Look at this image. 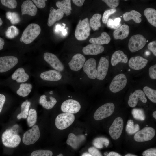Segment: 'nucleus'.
<instances>
[{"instance_id": "obj_1", "label": "nucleus", "mask_w": 156, "mask_h": 156, "mask_svg": "<svg viewBox=\"0 0 156 156\" xmlns=\"http://www.w3.org/2000/svg\"><path fill=\"white\" fill-rule=\"evenodd\" d=\"M96 61L93 58L86 60L79 73L72 79V84L77 88H86L88 79L94 80L96 78L97 70Z\"/></svg>"}, {"instance_id": "obj_2", "label": "nucleus", "mask_w": 156, "mask_h": 156, "mask_svg": "<svg viewBox=\"0 0 156 156\" xmlns=\"http://www.w3.org/2000/svg\"><path fill=\"white\" fill-rule=\"evenodd\" d=\"M41 78L45 81L72 83V79L66 74L55 70L44 71L40 74Z\"/></svg>"}, {"instance_id": "obj_3", "label": "nucleus", "mask_w": 156, "mask_h": 156, "mask_svg": "<svg viewBox=\"0 0 156 156\" xmlns=\"http://www.w3.org/2000/svg\"><path fill=\"white\" fill-rule=\"evenodd\" d=\"M15 126L16 125L12 128L7 129L2 135L3 144L6 147L14 148L20 144L21 138L17 131L14 129Z\"/></svg>"}, {"instance_id": "obj_4", "label": "nucleus", "mask_w": 156, "mask_h": 156, "mask_svg": "<svg viewBox=\"0 0 156 156\" xmlns=\"http://www.w3.org/2000/svg\"><path fill=\"white\" fill-rule=\"evenodd\" d=\"M85 57L80 53L74 55L68 63L69 70L68 72L73 79L80 73L86 62Z\"/></svg>"}, {"instance_id": "obj_5", "label": "nucleus", "mask_w": 156, "mask_h": 156, "mask_svg": "<svg viewBox=\"0 0 156 156\" xmlns=\"http://www.w3.org/2000/svg\"><path fill=\"white\" fill-rule=\"evenodd\" d=\"M41 28L39 25L31 23L29 25L23 32L21 38L22 42L26 44L31 43L39 35Z\"/></svg>"}, {"instance_id": "obj_6", "label": "nucleus", "mask_w": 156, "mask_h": 156, "mask_svg": "<svg viewBox=\"0 0 156 156\" xmlns=\"http://www.w3.org/2000/svg\"><path fill=\"white\" fill-rule=\"evenodd\" d=\"M90 31V28L88 18H86L82 21L80 20L75 30V37L78 40H85L89 36Z\"/></svg>"}, {"instance_id": "obj_7", "label": "nucleus", "mask_w": 156, "mask_h": 156, "mask_svg": "<svg viewBox=\"0 0 156 156\" xmlns=\"http://www.w3.org/2000/svg\"><path fill=\"white\" fill-rule=\"evenodd\" d=\"M43 57L45 61L55 70L63 73L71 78L64 65L56 55L50 53L45 52L44 54Z\"/></svg>"}, {"instance_id": "obj_8", "label": "nucleus", "mask_w": 156, "mask_h": 156, "mask_svg": "<svg viewBox=\"0 0 156 156\" xmlns=\"http://www.w3.org/2000/svg\"><path fill=\"white\" fill-rule=\"evenodd\" d=\"M75 116L73 114L63 112L59 114L55 121L56 127L60 130L64 129L70 126L74 122Z\"/></svg>"}, {"instance_id": "obj_9", "label": "nucleus", "mask_w": 156, "mask_h": 156, "mask_svg": "<svg viewBox=\"0 0 156 156\" xmlns=\"http://www.w3.org/2000/svg\"><path fill=\"white\" fill-rule=\"evenodd\" d=\"M115 106L112 103H106L100 107L95 112L94 118L96 120L103 119L110 116L113 113Z\"/></svg>"}, {"instance_id": "obj_10", "label": "nucleus", "mask_w": 156, "mask_h": 156, "mask_svg": "<svg viewBox=\"0 0 156 156\" xmlns=\"http://www.w3.org/2000/svg\"><path fill=\"white\" fill-rule=\"evenodd\" d=\"M40 133L38 126L34 125L23 134L22 138L23 143L26 145L35 143L39 139Z\"/></svg>"}, {"instance_id": "obj_11", "label": "nucleus", "mask_w": 156, "mask_h": 156, "mask_svg": "<svg viewBox=\"0 0 156 156\" xmlns=\"http://www.w3.org/2000/svg\"><path fill=\"white\" fill-rule=\"evenodd\" d=\"M146 42V39L142 35L140 34L134 35L129 39V49L131 52H136L143 48Z\"/></svg>"}, {"instance_id": "obj_12", "label": "nucleus", "mask_w": 156, "mask_h": 156, "mask_svg": "<svg viewBox=\"0 0 156 156\" xmlns=\"http://www.w3.org/2000/svg\"><path fill=\"white\" fill-rule=\"evenodd\" d=\"M127 82V79L125 75L123 73L119 74L112 81L109 85V90L114 93L118 92L124 88Z\"/></svg>"}, {"instance_id": "obj_13", "label": "nucleus", "mask_w": 156, "mask_h": 156, "mask_svg": "<svg viewBox=\"0 0 156 156\" xmlns=\"http://www.w3.org/2000/svg\"><path fill=\"white\" fill-rule=\"evenodd\" d=\"M81 108V105L79 102L71 98L64 101L61 106V109L62 112L73 114L79 112Z\"/></svg>"}, {"instance_id": "obj_14", "label": "nucleus", "mask_w": 156, "mask_h": 156, "mask_svg": "<svg viewBox=\"0 0 156 156\" xmlns=\"http://www.w3.org/2000/svg\"><path fill=\"white\" fill-rule=\"evenodd\" d=\"M123 121L121 117L116 118L110 126L109 132L113 139H118L121 135L123 128Z\"/></svg>"}, {"instance_id": "obj_15", "label": "nucleus", "mask_w": 156, "mask_h": 156, "mask_svg": "<svg viewBox=\"0 0 156 156\" xmlns=\"http://www.w3.org/2000/svg\"><path fill=\"white\" fill-rule=\"evenodd\" d=\"M155 133V130L154 128L146 127L137 132L135 134L134 138L135 140L137 142L148 141L153 138Z\"/></svg>"}, {"instance_id": "obj_16", "label": "nucleus", "mask_w": 156, "mask_h": 156, "mask_svg": "<svg viewBox=\"0 0 156 156\" xmlns=\"http://www.w3.org/2000/svg\"><path fill=\"white\" fill-rule=\"evenodd\" d=\"M18 60L16 57L7 56L0 57V73L7 71L18 63Z\"/></svg>"}, {"instance_id": "obj_17", "label": "nucleus", "mask_w": 156, "mask_h": 156, "mask_svg": "<svg viewBox=\"0 0 156 156\" xmlns=\"http://www.w3.org/2000/svg\"><path fill=\"white\" fill-rule=\"evenodd\" d=\"M109 67L108 60L105 57H101L99 60L96 68L97 74L96 78L100 81L103 80L107 75Z\"/></svg>"}, {"instance_id": "obj_18", "label": "nucleus", "mask_w": 156, "mask_h": 156, "mask_svg": "<svg viewBox=\"0 0 156 156\" xmlns=\"http://www.w3.org/2000/svg\"><path fill=\"white\" fill-rule=\"evenodd\" d=\"M139 100L145 103L147 101L145 94L141 89L135 90L130 95L128 101V104L130 107H134L137 105Z\"/></svg>"}, {"instance_id": "obj_19", "label": "nucleus", "mask_w": 156, "mask_h": 156, "mask_svg": "<svg viewBox=\"0 0 156 156\" xmlns=\"http://www.w3.org/2000/svg\"><path fill=\"white\" fill-rule=\"evenodd\" d=\"M148 62L147 59L141 56H137L131 57L129 62V66L131 69L138 70L145 67Z\"/></svg>"}, {"instance_id": "obj_20", "label": "nucleus", "mask_w": 156, "mask_h": 156, "mask_svg": "<svg viewBox=\"0 0 156 156\" xmlns=\"http://www.w3.org/2000/svg\"><path fill=\"white\" fill-rule=\"evenodd\" d=\"M85 138V136L83 135H76L70 133L68 136L66 142L73 148L76 149L84 141Z\"/></svg>"}, {"instance_id": "obj_21", "label": "nucleus", "mask_w": 156, "mask_h": 156, "mask_svg": "<svg viewBox=\"0 0 156 156\" xmlns=\"http://www.w3.org/2000/svg\"><path fill=\"white\" fill-rule=\"evenodd\" d=\"M21 7L23 14H27L34 16L37 14V8L31 0H27L24 1Z\"/></svg>"}, {"instance_id": "obj_22", "label": "nucleus", "mask_w": 156, "mask_h": 156, "mask_svg": "<svg viewBox=\"0 0 156 156\" xmlns=\"http://www.w3.org/2000/svg\"><path fill=\"white\" fill-rule=\"evenodd\" d=\"M104 50V48L102 46L92 44L87 45L82 49L83 52L86 55H96L102 53Z\"/></svg>"}, {"instance_id": "obj_23", "label": "nucleus", "mask_w": 156, "mask_h": 156, "mask_svg": "<svg viewBox=\"0 0 156 156\" xmlns=\"http://www.w3.org/2000/svg\"><path fill=\"white\" fill-rule=\"evenodd\" d=\"M128 61L127 56L122 51L118 50L112 54L111 58V64L114 66L119 62L126 63Z\"/></svg>"}, {"instance_id": "obj_24", "label": "nucleus", "mask_w": 156, "mask_h": 156, "mask_svg": "<svg viewBox=\"0 0 156 156\" xmlns=\"http://www.w3.org/2000/svg\"><path fill=\"white\" fill-rule=\"evenodd\" d=\"M129 33V26L126 24H124L115 30L113 34L115 39L123 40L128 36Z\"/></svg>"}, {"instance_id": "obj_25", "label": "nucleus", "mask_w": 156, "mask_h": 156, "mask_svg": "<svg viewBox=\"0 0 156 156\" xmlns=\"http://www.w3.org/2000/svg\"><path fill=\"white\" fill-rule=\"evenodd\" d=\"M29 75L26 73L24 68H20L17 69L12 75V78L18 83L26 82L29 78Z\"/></svg>"}, {"instance_id": "obj_26", "label": "nucleus", "mask_w": 156, "mask_h": 156, "mask_svg": "<svg viewBox=\"0 0 156 156\" xmlns=\"http://www.w3.org/2000/svg\"><path fill=\"white\" fill-rule=\"evenodd\" d=\"M64 13L59 9H53L49 13L48 20V26L52 25L56 21L61 19L63 17Z\"/></svg>"}, {"instance_id": "obj_27", "label": "nucleus", "mask_w": 156, "mask_h": 156, "mask_svg": "<svg viewBox=\"0 0 156 156\" xmlns=\"http://www.w3.org/2000/svg\"><path fill=\"white\" fill-rule=\"evenodd\" d=\"M49 100L48 101L46 98V95L43 94L41 96L39 100V103L43 108L49 110L52 109L57 102V99L52 96L49 97Z\"/></svg>"}, {"instance_id": "obj_28", "label": "nucleus", "mask_w": 156, "mask_h": 156, "mask_svg": "<svg viewBox=\"0 0 156 156\" xmlns=\"http://www.w3.org/2000/svg\"><path fill=\"white\" fill-rule=\"evenodd\" d=\"M110 40V37L108 33L106 32H103L100 36L90 38L89 42L92 44L101 45L108 44Z\"/></svg>"}, {"instance_id": "obj_29", "label": "nucleus", "mask_w": 156, "mask_h": 156, "mask_svg": "<svg viewBox=\"0 0 156 156\" xmlns=\"http://www.w3.org/2000/svg\"><path fill=\"white\" fill-rule=\"evenodd\" d=\"M123 19L125 21H128L133 20L136 23H139L141 22L142 19L140 17L141 14L135 10H132L130 12H127L122 15Z\"/></svg>"}, {"instance_id": "obj_30", "label": "nucleus", "mask_w": 156, "mask_h": 156, "mask_svg": "<svg viewBox=\"0 0 156 156\" xmlns=\"http://www.w3.org/2000/svg\"><path fill=\"white\" fill-rule=\"evenodd\" d=\"M56 5L67 16L70 14L72 10L71 0H64L61 1H57Z\"/></svg>"}, {"instance_id": "obj_31", "label": "nucleus", "mask_w": 156, "mask_h": 156, "mask_svg": "<svg viewBox=\"0 0 156 156\" xmlns=\"http://www.w3.org/2000/svg\"><path fill=\"white\" fill-rule=\"evenodd\" d=\"M144 14L148 21L152 25L156 27V10L152 8H146Z\"/></svg>"}, {"instance_id": "obj_32", "label": "nucleus", "mask_w": 156, "mask_h": 156, "mask_svg": "<svg viewBox=\"0 0 156 156\" xmlns=\"http://www.w3.org/2000/svg\"><path fill=\"white\" fill-rule=\"evenodd\" d=\"M32 88V85L31 84L21 83L20 85L19 89L17 91V94L22 97L27 96L31 92Z\"/></svg>"}, {"instance_id": "obj_33", "label": "nucleus", "mask_w": 156, "mask_h": 156, "mask_svg": "<svg viewBox=\"0 0 156 156\" xmlns=\"http://www.w3.org/2000/svg\"><path fill=\"white\" fill-rule=\"evenodd\" d=\"M101 15L99 13L94 14L90 19L89 22L90 26L94 31H96L99 29V28L101 26L100 19Z\"/></svg>"}, {"instance_id": "obj_34", "label": "nucleus", "mask_w": 156, "mask_h": 156, "mask_svg": "<svg viewBox=\"0 0 156 156\" xmlns=\"http://www.w3.org/2000/svg\"><path fill=\"white\" fill-rule=\"evenodd\" d=\"M30 105L31 102L27 100L22 103L21 106V112L17 116L18 119H20L22 118L25 119L27 118Z\"/></svg>"}, {"instance_id": "obj_35", "label": "nucleus", "mask_w": 156, "mask_h": 156, "mask_svg": "<svg viewBox=\"0 0 156 156\" xmlns=\"http://www.w3.org/2000/svg\"><path fill=\"white\" fill-rule=\"evenodd\" d=\"M109 140L104 137H99L94 139L93 144L96 148L101 149L105 146L107 147L109 144Z\"/></svg>"}, {"instance_id": "obj_36", "label": "nucleus", "mask_w": 156, "mask_h": 156, "mask_svg": "<svg viewBox=\"0 0 156 156\" xmlns=\"http://www.w3.org/2000/svg\"><path fill=\"white\" fill-rule=\"evenodd\" d=\"M139 125L138 124H134L133 120H129L126 125L125 130L126 132L130 135L134 134L139 130Z\"/></svg>"}, {"instance_id": "obj_37", "label": "nucleus", "mask_w": 156, "mask_h": 156, "mask_svg": "<svg viewBox=\"0 0 156 156\" xmlns=\"http://www.w3.org/2000/svg\"><path fill=\"white\" fill-rule=\"evenodd\" d=\"M28 116L27 119L28 125L29 127H32L37 121V115L36 111L34 109H31Z\"/></svg>"}, {"instance_id": "obj_38", "label": "nucleus", "mask_w": 156, "mask_h": 156, "mask_svg": "<svg viewBox=\"0 0 156 156\" xmlns=\"http://www.w3.org/2000/svg\"><path fill=\"white\" fill-rule=\"evenodd\" d=\"M143 92L152 102L156 103V90L149 87L146 86L143 88Z\"/></svg>"}, {"instance_id": "obj_39", "label": "nucleus", "mask_w": 156, "mask_h": 156, "mask_svg": "<svg viewBox=\"0 0 156 156\" xmlns=\"http://www.w3.org/2000/svg\"><path fill=\"white\" fill-rule=\"evenodd\" d=\"M132 114L134 118L136 120L143 121L145 119L144 112L142 109H134L132 110Z\"/></svg>"}, {"instance_id": "obj_40", "label": "nucleus", "mask_w": 156, "mask_h": 156, "mask_svg": "<svg viewBox=\"0 0 156 156\" xmlns=\"http://www.w3.org/2000/svg\"><path fill=\"white\" fill-rule=\"evenodd\" d=\"M6 18L9 20L12 24L18 23L20 21V18L18 14L15 12H8L6 14Z\"/></svg>"}, {"instance_id": "obj_41", "label": "nucleus", "mask_w": 156, "mask_h": 156, "mask_svg": "<svg viewBox=\"0 0 156 156\" xmlns=\"http://www.w3.org/2000/svg\"><path fill=\"white\" fill-rule=\"evenodd\" d=\"M19 33V30L15 26H11L9 27L5 32L7 37L12 39L17 36Z\"/></svg>"}, {"instance_id": "obj_42", "label": "nucleus", "mask_w": 156, "mask_h": 156, "mask_svg": "<svg viewBox=\"0 0 156 156\" xmlns=\"http://www.w3.org/2000/svg\"><path fill=\"white\" fill-rule=\"evenodd\" d=\"M120 21L121 19L119 17L116 18L114 20L112 19H109L107 21V25L111 28L116 29L121 26L120 23Z\"/></svg>"}, {"instance_id": "obj_43", "label": "nucleus", "mask_w": 156, "mask_h": 156, "mask_svg": "<svg viewBox=\"0 0 156 156\" xmlns=\"http://www.w3.org/2000/svg\"><path fill=\"white\" fill-rule=\"evenodd\" d=\"M53 152L48 150H37L33 151L30 156H52Z\"/></svg>"}, {"instance_id": "obj_44", "label": "nucleus", "mask_w": 156, "mask_h": 156, "mask_svg": "<svg viewBox=\"0 0 156 156\" xmlns=\"http://www.w3.org/2000/svg\"><path fill=\"white\" fill-rule=\"evenodd\" d=\"M0 1L3 5L10 9L15 8L17 5L15 0H1Z\"/></svg>"}, {"instance_id": "obj_45", "label": "nucleus", "mask_w": 156, "mask_h": 156, "mask_svg": "<svg viewBox=\"0 0 156 156\" xmlns=\"http://www.w3.org/2000/svg\"><path fill=\"white\" fill-rule=\"evenodd\" d=\"M116 11L115 8H112L106 11L103 14L102 20L103 23L106 24L109 16Z\"/></svg>"}, {"instance_id": "obj_46", "label": "nucleus", "mask_w": 156, "mask_h": 156, "mask_svg": "<svg viewBox=\"0 0 156 156\" xmlns=\"http://www.w3.org/2000/svg\"><path fill=\"white\" fill-rule=\"evenodd\" d=\"M109 7L115 8L118 6L119 3V1L118 0H103Z\"/></svg>"}, {"instance_id": "obj_47", "label": "nucleus", "mask_w": 156, "mask_h": 156, "mask_svg": "<svg viewBox=\"0 0 156 156\" xmlns=\"http://www.w3.org/2000/svg\"><path fill=\"white\" fill-rule=\"evenodd\" d=\"M143 156H156V148H152L144 151L142 153Z\"/></svg>"}, {"instance_id": "obj_48", "label": "nucleus", "mask_w": 156, "mask_h": 156, "mask_svg": "<svg viewBox=\"0 0 156 156\" xmlns=\"http://www.w3.org/2000/svg\"><path fill=\"white\" fill-rule=\"evenodd\" d=\"M149 74L150 78L152 79H156V64L151 66L149 69Z\"/></svg>"}, {"instance_id": "obj_49", "label": "nucleus", "mask_w": 156, "mask_h": 156, "mask_svg": "<svg viewBox=\"0 0 156 156\" xmlns=\"http://www.w3.org/2000/svg\"><path fill=\"white\" fill-rule=\"evenodd\" d=\"M148 49L151 51L155 56H156V41L154 40L149 43L148 45Z\"/></svg>"}, {"instance_id": "obj_50", "label": "nucleus", "mask_w": 156, "mask_h": 156, "mask_svg": "<svg viewBox=\"0 0 156 156\" xmlns=\"http://www.w3.org/2000/svg\"><path fill=\"white\" fill-rule=\"evenodd\" d=\"M88 151L93 156H102L99 151L94 147L89 148L88 149Z\"/></svg>"}, {"instance_id": "obj_51", "label": "nucleus", "mask_w": 156, "mask_h": 156, "mask_svg": "<svg viewBox=\"0 0 156 156\" xmlns=\"http://www.w3.org/2000/svg\"><path fill=\"white\" fill-rule=\"evenodd\" d=\"M64 26L62 27L60 24H58L56 26L55 31L57 32L59 31L62 32V34L64 36H66L67 34V30L65 29L66 24L63 23Z\"/></svg>"}, {"instance_id": "obj_52", "label": "nucleus", "mask_w": 156, "mask_h": 156, "mask_svg": "<svg viewBox=\"0 0 156 156\" xmlns=\"http://www.w3.org/2000/svg\"><path fill=\"white\" fill-rule=\"evenodd\" d=\"M32 1L35 3L36 5L40 8H44L46 5L45 1L47 0H33Z\"/></svg>"}, {"instance_id": "obj_53", "label": "nucleus", "mask_w": 156, "mask_h": 156, "mask_svg": "<svg viewBox=\"0 0 156 156\" xmlns=\"http://www.w3.org/2000/svg\"><path fill=\"white\" fill-rule=\"evenodd\" d=\"M5 101V97L4 95L0 94V113Z\"/></svg>"}, {"instance_id": "obj_54", "label": "nucleus", "mask_w": 156, "mask_h": 156, "mask_svg": "<svg viewBox=\"0 0 156 156\" xmlns=\"http://www.w3.org/2000/svg\"><path fill=\"white\" fill-rule=\"evenodd\" d=\"M72 1L75 5L79 7L82 6L85 1L84 0H73Z\"/></svg>"}, {"instance_id": "obj_55", "label": "nucleus", "mask_w": 156, "mask_h": 156, "mask_svg": "<svg viewBox=\"0 0 156 156\" xmlns=\"http://www.w3.org/2000/svg\"><path fill=\"white\" fill-rule=\"evenodd\" d=\"M107 156H122V155L116 152L111 151L108 153Z\"/></svg>"}, {"instance_id": "obj_56", "label": "nucleus", "mask_w": 156, "mask_h": 156, "mask_svg": "<svg viewBox=\"0 0 156 156\" xmlns=\"http://www.w3.org/2000/svg\"><path fill=\"white\" fill-rule=\"evenodd\" d=\"M4 44V40L2 38L0 37V50H2L3 49Z\"/></svg>"}, {"instance_id": "obj_57", "label": "nucleus", "mask_w": 156, "mask_h": 156, "mask_svg": "<svg viewBox=\"0 0 156 156\" xmlns=\"http://www.w3.org/2000/svg\"><path fill=\"white\" fill-rule=\"evenodd\" d=\"M81 156H93L89 153L85 152L83 153Z\"/></svg>"}, {"instance_id": "obj_58", "label": "nucleus", "mask_w": 156, "mask_h": 156, "mask_svg": "<svg viewBox=\"0 0 156 156\" xmlns=\"http://www.w3.org/2000/svg\"><path fill=\"white\" fill-rule=\"evenodd\" d=\"M153 116L155 119H156V111H155L153 112Z\"/></svg>"}, {"instance_id": "obj_59", "label": "nucleus", "mask_w": 156, "mask_h": 156, "mask_svg": "<svg viewBox=\"0 0 156 156\" xmlns=\"http://www.w3.org/2000/svg\"><path fill=\"white\" fill-rule=\"evenodd\" d=\"M125 156H137L133 154H132L129 153L126 154Z\"/></svg>"}, {"instance_id": "obj_60", "label": "nucleus", "mask_w": 156, "mask_h": 156, "mask_svg": "<svg viewBox=\"0 0 156 156\" xmlns=\"http://www.w3.org/2000/svg\"><path fill=\"white\" fill-rule=\"evenodd\" d=\"M3 24V21L1 19V18H0V26H1L2 25V24Z\"/></svg>"}, {"instance_id": "obj_61", "label": "nucleus", "mask_w": 156, "mask_h": 156, "mask_svg": "<svg viewBox=\"0 0 156 156\" xmlns=\"http://www.w3.org/2000/svg\"><path fill=\"white\" fill-rule=\"evenodd\" d=\"M108 153L107 152H105L104 153V155L105 156H107Z\"/></svg>"}, {"instance_id": "obj_62", "label": "nucleus", "mask_w": 156, "mask_h": 156, "mask_svg": "<svg viewBox=\"0 0 156 156\" xmlns=\"http://www.w3.org/2000/svg\"><path fill=\"white\" fill-rule=\"evenodd\" d=\"M57 156H64L62 154H60Z\"/></svg>"}]
</instances>
